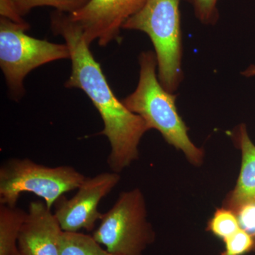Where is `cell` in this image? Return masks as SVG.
Listing matches in <instances>:
<instances>
[{
    "mask_svg": "<svg viewBox=\"0 0 255 255\" xmlns=\"http://www.w3.org/2000/svg\"><path fill=\"white\" fill-rule=\"evenodd\" d=\"M50 28L53 34L63 37L70 49L71 74L65 87L82 90L98 111L104 123L100 134L110 144L107 164L112 172L119 173L138 158L139 143L150 128L114 95L81 28L70 15L53 11Z\"/></svg>",
    "mask_w": 255,
    "mask_h": 255,
    "instance_id": "cell-1",
    "label": "cell"
},
{
    "mask_svg": "<svg viewBox=\"0 0 255 255\" xmlns=\"http://www.w3.org/2000/svg\"><path fill=\"white\" fill-rule=\"evenodd\" d=\"M139 65L137 87L124 99V105L140 116L150 130H158L167 142L182 150L191 164L199 165L204 159V151L189 138L188 128L177 112V95L167 91L159 82L155 53L151 50L142 52Z\"/></svg>",
    "mask_w": 255,
    "mask_h": 255,
    "instance_id": "cell-2",
    "label": "cell"
},
{
    "mask_svg": "<svg viewBox=\"0 0 255 255\" xmlns=\"http://www.w3.org/2000/svg\"><path fill=\"white\" fill-rule=\"evenodd\" d=\"M180 0H147L123 29L135 30L150 38L157 64L159 82L167 91H177L184 78Z\"/></svg>",
    "mask_w": 255,
    "mask_h": 255,
    "instance_id": "cell-3",
    "label": "cell"
},
{
    "mask_svg": "<svg viewBox=\"0 0 255 255\" xmlns=\"http://www.w3.org/2000/svg\"><path fill=\"white\" fill-rule=\"evenodd\" d=\"M86 179L71 166L50 167L28 158H10L0 167V204L16 206L28 192L44 200L51 209L65 193L78 189Z\"/></svg>",
    "mask_w": 255,
    "mask_h": 255,
    "instance_id": "cell-4",
    "label": "cell"
},
{
    "mask_svg": "<svg viewBox=\"0 0 255 255\" xmlns=\"http://www.w3.org/2000/svg\"><path fill=\"white\" fill-rule=\"evenodd\" d=\"M27 22L16 23L0 16V67L11 95L20 99L23 80L34 70L55 60L70 58L68 46L28 36Z\"/></svg>",
    "mask_w": 255,
    "mask_h": 255,
    "instance_id": "cell-5",
    "label": "cell"
},
{
    "mask_svg": "<svg viewBox=\"0 0 255 255\" xmlns=\"http://www.w3.org/2000/svg\"><path fill=\"white\" fill-rule=\"evenodd\" d=\"M100 221L92 237L112 254L142 255L155 241V232L147 219L145 198L137 188L121 193Z\"/></svg>",
    "mask_w": 255,
    "mask_h": 255,
    "instance_id": "cell-6",
    "label": "cell"
},
{
    "mask_svg": "<svg viewBox=\"0 0 255 255\" xmlns=\"http://www.w3.org/2000/svg\"><path fill=\"white\" fill-rule=\"evenodd\" d=\"M120 179L117 172H103L86 177L71 199L60 196L54 204V215L64 232L93 231L103 216L98 209L100 201L113 190Z\"/></svg>",
    "mask_w": 255,
    "mask_h": 255,
    "instance_id": "cell-7",
    "label": "cell"
},
{
    "mask_svg": "<svg viewBox=\"0 0 255 255\" xmlns=\"http://www.w3.org/2000/svg\"><path fill=\"white\" fill-rule=\"evenodd\" d=\"M147 0H92L83 9L70 15L91 45L100 46L119 41L124 23L143 7Z\"/></svg>",
    "mask_w": 255,
    "mask_h": 255,
    "instance_id": "cell-8",
    "label": "cell"
},
{
    "mask_svg": "<svg viewBox=\"0 0 255 255\" xmlns=\"http://www.w3.org/2000/svg\"><path fill=\"white\" fill-rule=\"evenodd\" d=\"M64 231L46 203L32 201L18 239L22 255H61Z\"/></svg>",
    "mask_w": 255,
    "mask_h": 255,
    "instance_id": "cell-9",
    "label": "cell"
},
{
    "mask_svg": "<svg viewBox=\"0 0 255 255\" xmlns=\"http://www.w3.org/2000/svg\"><path fill=\"white\" fill-rule=\"evenodd\" d=\"M233 137L241 150V169L237 184L225 199L223 207L236 214L242 206L255 204V145L245 124L233 131Z\"/></svg>",
    "mask_w": 255,
    "mask_h": 255,
    "instance_id": "cell-10",
    "label": "cell"
},
{
    "mask_svg": "<svg viewBox=\"0 0 255 255\" xmlns=\"http://www.w3.org/2000/svg\"><path fill=\"white\" fill-rule=\"evenodd\" d=\"M27 212L17 206L0 204V255H12Z\"/></svg>",
    "mask_w": 255,
    "mask_h": 255,
    "instance_id": "cell-11",
    "label": "cell"
},
{
    "mask_svg": "<svg viewBox=\"0 0 255 255\" xmlns=\"http://www.w3.org/2000/svg\"><path fill=\"white\" fill-rule=\"evenodd\" d=\"M61 255H115L104 249L92 236L82 233L63 232Z\"/></svg>",
    "mask_w": 255,
    "mask_h": 255,
    "instance_id": "cell-12",
    "label": "cell"
},
{
    "mask_svg": "<svg viewBox=\"0 0 255 255\" xmlns=\"http://www.w3.org/2000/svg\"><path fill=\"white\" fill-rule=\"evenodd\" d=\"M20 16L28 14L31 10L40 6H50L55 11L71 14L83 9L92 0H9Z\"/></svg>",
    "mask_w": 255,
    "mask_h": 255,
    "instance_id": "cell-13",
    "label": "cell"
},
{
    "mask_svg": "<svg viewBox=\"0 0 255 255\" xmlns=\"http://www.w3.org/2000/svg\"><path fill=\"white\" fill-rule=\"evenodd\" d=\"M240 228L236 213L223 207L217 209L207 224V231L223 241L235 234Z\"/></svg>",
    "mask_w": 255,
    "mask_h": 255,
    "instance_id": "cell-14",
    "label": "cell"
},
{
    "mask_svg": "<svg viewBox=\"0 0 255 255\" xmlns=\"http://www.w3.org/2000/svg\"><path fill=\"white\" fill-rule=\"evenodd\" d=\"M223 243L225 249L221 255H244L253 252L255 244L253 236L242 228Z\"/></svg>",
    "mask_w": 255,
    "mask_h": 255,
    "instance_id": "cell-15",
    "label": "cell"
},
{
    "mask_svg": "<svg viewBox=\"0 0 255 255\" xmlns=\"http://www.w3.org/2000/svg\"><path fill=\"white\" fill-rule=\"evenodd\" d=\"M194 9L195 16L201 23L206 25H214L219 19L217 4L219 0H184Z\"/></svg>",
    "mask_w": 255,
    "mask_h": 255,
    "instance_id": "cell-16",
    "label": "cell"
},
{
    "mask_svg": "<svg viewBox=\"0 0 255 255\" xmlns=\"http://www.w3.org/2000/svg\"><path fill=\"white\" fill-rule=\"evenodd\" d=\"M242 229L255 237V204L242 206L236 213Z\"/></svg>",
    "mask_w": 255,
    "mask_h": 255,
    "instance_id": "cell-17",
    "label": "cell"
},
{
    "mask_svg": "<svg viewBox=\"0 0 255 255\" xmlns=\"http://www.w3.org/2000/svg\"><path fill=\"white\" fill-rule=\"evenodd\" d=\"M242 75L246 78H253L255 77V65H252L247 68L244 71L242 72Z\"/></svg>",
    "mask_w": 255,
    "mask_h": 255,
    "instance_id": "cell-18",
    "label": "cell"
},
{
    "mask_svg": "<svg viewBox=\"0 0 255 255\" xmlns=\"http://www.w3.org/2000/svg\"><path fill=\"white\" fill-rule=\"evenodd\" d=\"M12 255H21V253H20L19 251H18V250H17V251H16V252H15V253H14V254H13Z\"/></svg>",
    "mask_w": 255,
    "mask_h": 255,
    "instance_id": "cell-19",
    "label": "cell"
},
{
    "mask_svg": "<svg viewBox=\"0 0 255 255\" xmlns=\"http://www.w3.org/2000/svg\"><path fill=\"white\" fill-rule=\"evenodd\" d=\"M253 238H254L255 244H254V248H253V252H255V237Z\"/></svg>",
    "mask_w": 255,
    "mask_h": 255,
    "instance_id": "cell-20",
    "label": "cell"
}]
</instances>
